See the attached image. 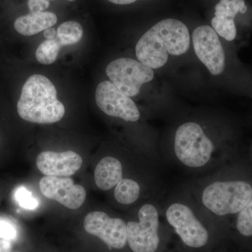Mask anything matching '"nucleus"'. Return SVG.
<instances>
[{
  "mask_svg": "<svg viewBox=\"0 0 252 252\" xmlns=\"http://www.w3.org/2000/svg\"><path fill=\"white\" fill-rule=\"evenodd\" d=\"M201 210L213 218L238 215L252 198V185L243 180H225L212 173L189 189Z\"/></svg>",
  "mask_w": 252,
  "mask_h": 252,
  "instance_id": "obj_1",
  "label": "nucleus"
},
{
  "mask_svg": "<svg viewBox=\"0 0 252 252\" xmlns=\"http://www.w3.org/2000/svg\"><path fill=\"white\" fill-rule=\"evenodd\" d=\"M122 162L115 157H104L94 170V178L96 185L102 190L114 188L124 178Z\"/></svg>",
  "mask_w": 252,
  "mask_h": 252,
  "instance_id": "obj_13",
  "label": "nucleus"
},
{
  "mask_svg": "<svg viewBox=\"0 0 252 252\" xmlns=\"http://www.w3.org/2000/svg\"><path fill=\"white\" fill-rule=\"evenodd\" d=\"M106 74L111 82L130 97L137 95L141 87L154 77L152 68L128 58H121L109 63Z\"/></svg>",
  "mask_w": 252,
  "mask_h": 252,
  "instance_id": "obj_7",
  "label": "nucleus"
},
{
  "mask_svg": "<svg viewBox=\"0 0 252 252\" xmlns=\"http://www.w3.org/2000/svg\"><path fill=\"white\" fill-rule=\"evenodd\" d=\"M50 5L48 0H29L28 2L30 13L43 12L49 8Z\"/></svg>",
  "mask_w": 252,
  "mask_h": 252,
  "instance_id": "obj_22",
  "label": "nucleus"
},
{
  "mask_svg": "<svg viewBox=\"0 0 252 252\" xmlns=\"http://www.w3.org/2000/svg\"><path fill=\"white\" fill-rule=\"evenodd\" d=\"M19 117L35 124H54L64 117L65 109L57 98V91L47 77L34 74L27 79L18 99Z\"/></svg>",
  "mask_w": 252,
  "mask_h": 252,
  "instance_id": "obj_4",
  "label": "nucleus"
},
{
  "mask_svg": "<svg viewBox=\"0 0 252 252\" xmlns=\"http://www.w3.org/2000/svg\"><path fill=\"white\" fill-rule=\"evenodd\" d=\"M14 197L18 205L26 210H35L39 206L37 199L26 187H18L15 191Z\"/></svg>",
  "mask_w": 252,
  "mask_h": 252,
  "instance_id": "obj_20",
  "label": "nucleus"
},
{
  "mask_svg": "<svg viewBox=\"0 0 252 252\" xmlns=\"http://www.w3.org/2000/svg\"><path fill=\"white\" fill-rule=\"evenodd\" d=\"M249 6L245 0H220L215 6V16L224 18L236 24L239 15L246 14ZM238 28V26H237Z\"/></svg>",
  "mask_w": 252,
  "mask_h": 252,
  "instance_id": "obj_16",
  "label": "nucleus"
},
{
  "mask_svg": "<svg viewBox=\"0 0 252 252\" xmlns=\"http://www.w3.org/2000/svg\"><path fill=\"white\" fill-rule=\"evenodd\" d=\"M82 163L81 156L72 151L41 152L36 158V167L46 176L69 177L78 171Z\"/></svg>",
  "mask_w": 252,
  "mask_h": 252,
  "instance_id": "obj_12",
  "label": "nucleus"
},
{
  "mask_svg": "<svg viewBox=\"0 0 252 252\" xmlns=\"http://www.w3.org/2000/svg\"><path fill=\"white\" fill-rule=\"evenodd\" d=\"M82 26L76 21H67L62 23L58 28L56 39L62 46L77 44L83 36Z\"/></svg>",
  "mask_w": 252,
  "mask_h": 252,
  "instance_id": "obj_17",
  "label": "nucleus"
},
{
  "mask_svg": "<svg viewBox=\"0 0 252 252\" xmlns=\"http://www.w3.org/2000/svg\"><path fill=\"white\" fill-rule=\"evenodd\" d=\"M161 207L158 203L144 204L139 210L138 221L127 223V239L133 252H156L160 245L159 228Z\"/></svg>",
  "mask_w": 252,
  "mask_h": 252,
  "instance_id": "obj_6",
  "label": "nucleus"
},
{
  "mask_svg": "<svg viewBox=\"0 0 252 252\" xmlns=\"http://www.w3.org/2000/svg\"><path fill=\"white\" fill-rule=\"evenodd\" d=\"M141 194V186L137 181L123 178L114 187V198L117 203L129 205L137 201Z\"/></svg>",
  "mask_w": 252,
  "mask_h": 252,
  "instance_id": "obj_15",
  "label": "nucleus"
},
{
  "mask_svg": "<svg viewBox=\"0 0 252 252\" xmlns=\"http://www.w3.org/2000/svg\"><path fill=\"white\" fill-rule=\"evenodd\" d=\"M87 233L102 240L109 248H124L127 243V223L120 218H112L103 212H93L84 221Z\"/></svg>",
  "mask_w": 252,
  "mask_h": 252,
  "instance_id": "obj_10",
  "label": "nucleus"
},
{
  "mask_svg": "<svg viewBox=\"0 0 252 252\" xmlns=\"http://www.w3.org/2000/svg\"><path fill=\"white\" fill-rule=\"evenodd\" d=\"M95 102L99 108L110 117L127 122L140 119V110L134 101L110 81L99 83L95 91Z\"/></svg>",
  "mask_w": 252,
  "mask_h": 252,
  "instance_id": "obj_9",
  "label": "nucleus"
},
{
  "mask_svg": "<svg viewBox=\"0 0 252 252\" xmlns=\"http://www.w3.org/2000/svg\"><path fill=\"white\" fill-rule=\"evenodd\" d=\"M18 230L16 225L9 219L0 218V238L11 242L16 240Z\"/></svg>",
  "mask_w": 252,
  "mask_h": 252,
  "instance_id": "obj_21",
  "label": "nucleus"
},
{
  "mask_svg": "<svg viewBox=\"0 0 252 252\" xmlns=\"http://www.w3.org/2000/svg\"><path fill=\"white\" fill-rule=\"evenodd\" d=\"M108 1L113 3V4L126 5L132 4V3L135 2L137 0H108Z\"/></svg>",
  "mask_w": 252,
  "mask_h": 252,
  "instance_id": "obj_25",
  "label": "nucleus"
},
{
  "mask_svg": "<svg viewBox=\"0 0 252 252\" xmlns=\"http://www.w3.org/2000/svg\"><path fill=\"white\" fill-rule=\"evenodd\" d=\"M190 46V34L187 26L174 18H167L154 25L141 36L135 47L137 59L153 69L163 67L168 55L181 56Z\"/></svg>",
  "mask_w": 252,
  "mask_h": 252,
  "instance_id": "obj_2",
  "label": "nucleus"
},
{
  "mask_svg": "<svg viewBox=\"0 0 252 252\" xmlns=\"http://www.w3.org/2000/svg\"><path fill=\"white\" fill-rule=\"evenodd\" d=\"M162 215L186 246L202 248L210 234L200 216L204 213L189 190L172 195L161 207Z\"/></svg>",
  "mask_w": 252,
  "mask_h": 252,
  "instance_id": "obj_5",
  "label": "nucleus"
},
{
  "mask_svg": "<svg viewBox=\"0 0 252 252\" xmlns=\"http://www.w3.org/2000/svg\"><path fill=\"white\" fill-rule=\"evenodd\" d=\"M56 32L54 28H49L44 31V36H45L46 39H54L56 36Z\"/></svg>",
  "mask_w": 252,
  "mask_h": 252,
  "instance_id": "obj_24",
  "label": "nucleus"
},
{
  "mask_svg": "<svg viewBox=\"0 0 252 252\" xmlns=\"http://www.w3.org/2000/svg\"><path fill=\"white\" fill-rule=\"evenodd\" d=\"M217 145L198 123L181 124L175 131L171 156L172 163L190 172L215 171L220 158Z\"/></svg>",
  "mask_w": 252,
  "mask_h": 252,
  "instance_id": "obj_3",
  "label": "nucleus"
},
{
  "mask_svg": "<svg viewBox=\"0 0 252 252\" xmlns=\"http://www.w3.org/2000/svg\"><path fill=\"white\" fill-rule=\"evenodd\" d=\"M57 16L54 13L43 11L40 13H30L16 18L14 28L19 34L32 36L52 28L57 23Z\"/></svg>",
  "mask_w": 252,
  "mask_h": 252,
  "instance_id": "obj_14",
  "label": "nucleus"
},
{
  "mask_svg": "<svg viewBox=\"0 0 252 252\" xmlns=\"http://www.w3.org/2000/svg\"><path fill=\"white\" fill-rule=\"evenodd\" d=\"M61 44L56 39L43 41L36 51V59L43 64H51L57 59Z\"/></svg>",
  "mask_w": 252,
  "mask_h": 252,
  "instance_id": "obj_18",
  "label": "nucleus"
},
{
  "mask_svg": "<svg viewBox=\"0 0 252 252\" xmlns=\"http://www.w3.org/2000/svg\"><path fill=\"white\" fill-rule=\"evenodd\" d=\"M67 1H76V0H67Z\"/></svg>",
  "mask_w": 252,
  "mask_h": 252,
  "instance_id": "obj_26",
  "label": "nucleus"
},
{
  "mask_svg": "<svg viewBox=\"0 0 252 252\" xmlns=\"http://www.w3.org/2000/svg\"><path fill=\"white\" fill-rule=\"evenodd\" d=\"M39 188L46 198L56 200L71 210L79 208L86 200L85 189L75 185L69 177L45 176L39 182Z\"/></svg>",
  "mask_w": 252,
  "mask_h": 252,
  "instance_id": "obj_11",
  "label": "nucleus"
},
{
  "mask_svg": "<svg viewBox=\"0 0 252 252\" xmlns=\"http://www.w3.org/2000/svg\"><path fill=\"white\" fill-rule=\"evenodd\" d=\"M237 215V230L245 237L252 236V198Z\"/></svg>",
  "mask_w": 252,
  "mask_h": 252,
  "instance_id": "obj_19",
  "label": "nucleus"
},
{
  "mask_svg": "<svg viewBox=\"0 0 252 252\" xmlns=\"http://www.w3.org/2000/svg\"><path fill=\"white\" fill-rule=\"evenodd\" d=\"M194 51L210 72L218 76L224 72L226 55L219 35L212 27L199 26L192 35Z\"/></svg>",
  "mask_w": 252,
  "mask_h": 252,
  "instance_id": "obj_8",
  "label": "nucleus"
},
{
  "mask_svg": "<svg viewBox=\"0 0 252 252\" xmlns=\"http://www.w3.org/2000/svg\"><path fill=\"white\" fill-rule=\"evenodd\" d=\"M0 252H11V242L1 239L0 240Z\"/></svg>",
  "mask_w": 252,
  "mask_h": 252,
  "instance_id": "obj_23",
  "label": "nucleus"
}]
</instances>
